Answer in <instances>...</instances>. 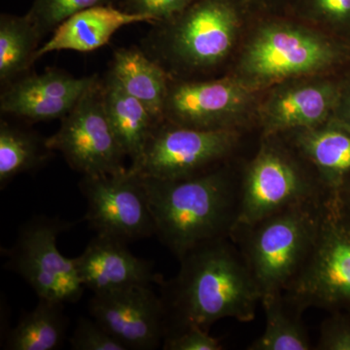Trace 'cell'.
<instances>
[{
    "mask_svg": "<svg viewBox=\"0 0 350 350\" xmlns=\"http://www.w3.org/2000/svg\"><path fill=\"white\" fill-rule=\"evenodd\" d=\"M178 261L176 276L160 283L165 338L192 327L208 331L221 319L250 322L255 319L261 294L231 238L200 244Z\"/></svg>",
    "mask_w": 350,
    "mask_h": 350,
    "instance_id": "cell-1",
    "label": "cell"
},
{
    "mask_svg": "<svg viewBox=\"0 0 350 350\" xmlns=\"http://www.w3.org/2000/svg\"><path fill=\"white\" fill-rule=\"evenodd\" d=\"M142 178L155 236L177 259L207 241L231 238L238 220L241 183L225 170L179 180Z\"/></svg>",
    "mask_w": 350,
    "mask_h": 350,
    "instance_id": "cell-2",
    "label": "cell"
},
{
    "mask_svg": "<svg viewBox=\"0 0 350 350\" xmlns=\"http://www.w3.org/2000/svg\"><path fill=\"white\" fill-rule=\"evenodd\" d=\"M328 197L234 228L232 241L250 269L261 300L286 291L301 273L314 245Z\"/></svg>",
    "mask_w": 350,
    "mask_h": 350,
    "instance_id": "cell-3",
    "label": "cell"
},
{
    "mask_svg": "<svg viewBox=\"0 0 350 350\" xmlns=\"http://www.w3.org/2000/svg\"><path fill=\"white\" fill-rule=\"evenodd\" d=\"M239 25L236 0H196L169 20L152 24L142 49L165 68L206 70L231 52Z\"/></svg>",
    "mask_w": 350,
    "mask_h": 350,
    "instance_id": "cell-4",
    "label": "cell"
},
{
    "mask_svg": "<svg viewBox=\"0 0 350 350\" xmlns=\"http://www.w3.org/2000/svg\"><path fill=\"white\" fill-rule=\"evenodd\" d=\"M305 312H350V211L332 192L301 273L284 292Z\"/></svg>",
    "mask_w": 350,
    "mask_h": 350,
    "instance_id": "cell-5",
    "label": "cell"
},
{
    "mask_svg": "<svg viewBox=\"0 0 350 350\" xmlns=\"http://www.w3.org/2000/svg\"><path fill=\"white\" fill-rule=\"evenodd\" d=\"M75 225L59 217L34 216L21 227L10 248H1L6 268L22 276L39 300L66 305L77 303L84 294L76 257L64 256L57 245L59 234Z\"/></svg>",
    "mask_w": 350,
    "mask_h": 350,
    "instance_id": "cell-6",
    "label": "cell"
},
{
    "mask_svg": "<svg viewBox=\"0 0 350 350\" xmlns=\"http://www.w3.org/2000/svg\"><path fill=\"white\" fill-rule=\"evenodd\" d=\"M331 193L319 176L306 174L287 151L266 142L241 181L234 228L252 224L290 207L320 202Z\"/></svg>",
    "mask_w": 350,
    "mask_h": 350,
    "instance_id": "cell-7",
    "label": "cell"
},
{
    "mask_svg": "<svg viewBox=\"0 0 350 350\" xmlns=\"http://www.w3.org/2000/svg\"><path fill=\"white\" fill-rule=\"evenodd\" d=\"M350 59V47L304 27L273 24L262 27L243 59L246 75L273 82L334 68Z\"/></svg>",
    "mask_w": 350,
    "mask_h": 350,
    "instance_id": "cell-8",
    "label": "cell"
},
{
    "mask_svg": "<svg viewBox=\"0 0 350 350\" xmlns=\"http://www.w3.org/2000/svg\"><path fill=\"white\" fill-rule=\"evenodd\" d=\"M46 145L51 151L59 152L69 167L82 176L114 174L128 169L125 151L105 111L100 79L61 119V126L46 138Z\"/></svg>",
    "mask_w": 350,
    "mask_h": 350,
    "instance_id": "cell-9",
    "label": "cell"
},
{
    "mask_svg": "<svg viewBox=\"0 0 350 350\" xmlns=\"http://www.w3.org/2000/svg\"><path fill=\"white\" fill-rule=\"evenodd\" d=\"M238 144L234 130H198L163 121L129 169L142 177L179 180L217 169Z\"/></svg>",
    "mask_w": 350,
    "mask_h": 350,
    "instance_id": "cell-10",
    "label": "cell"
},
{
    "mask_svg": "<svg viewBox=\"0 0 350 350\" xmlns=\"http://www.w3.org/2000/svg\"><path fill=\"white\" fill-rule=\"evenodd\" d=\"M79 188L87 202L83 220L98 236L126 244L155 236V223L140 175H84Z\"/></svg>",
    "mask_w": 350,
    "mask_h": 350,
    "instance_id": "cell-11",
    "label": "cell"
},
{
    "mask_svg": "<svg viewBox=\"0 0 350 350\" xmlns=\"http://www.w3.org/2000/svg\"><path fill=\"white\" fill-rule=\"evenodd\" d=\"M89 312L126 350H153L165 340V308L152 285L94 294Z\"/></svg>",
    "mask_w": 350,
    "mask_h": 350,
    "instance_id": "cell-12",
    "label": "cell"
},
{
    "mask_svg": "<svg viewBox=\"0 0 350 350\" xmlns=\"http://www.w3.org/2000/svg\"><path fill=\"white\" fill-rule=\"evenodd\" d=\"M247 88L232 78L172 82L163 121L198 130H232L229 124L247 103Z\"/></svg>",
    "mask_w": 350,
    "mask_h": 350,
    "instance_id": "cell-13",
    "label": "cell"
},
{
    "mask_svg": "<svg viewBox=\"0 0 350 350\" xmlns=\"http://www.w3.org/2000/svg\"><path fill=\"white\" fill-rule=\"evenodd\" d=\"M128 244L105 237H96L76 257L83 284L94 294H107L139 285L160 284L162 275L153 262L135 256Z\"/></svg>",
    "mask_w": 350,
    "mask_h": 350,
    "instance_id": "cell-14",
    "label": "cell"
},
{
    "mask_svg": "<svg viewBox=\"0 0 350 350\" xmlns=\"http://www.w3.org/2000/svg\"><path fill=\"white\" fill-rule=\"evenodd\" d=\"M342 81L301 85L276 94L265 108L267 135L325 125L333 118L337 108Z\"/></svg>",
    "mask_w": 350,
    "mask_h": 350,
    "instance_id": "cell-15",
    "label": "cell"
},
{
    "mask_svg": "<svg viewBox=\"0 0 350 350\" xmlns=\"http://www.w3.org/2000/svg\"><path fill=\"white\" fill-rule=\"evenodd\" d=\"M138 23L152 25L155 21L111 4L89 7L71 16L55 29L49 40L39 48L36 61L57 51L92 52L100 49L120 29Z\"/></svg>",
    "mask_w": 350,
    "mask_h": 350,
    "instance_id": "cell-16",
    "label": "cell"
},
{
    "mask_svg": "<svg viewBox=\"0 0 350 350\" xmlns=\"http://www.w3.org/2000/svg\"><path fill=\"white\" fill-rule=\"evenodd\" d=\"M295 145L330 192H337L350 175V131L330 121L297 131Z\"/></svg>",
    "mask_w": 350,
    "mask_h": 350,
    "instance_id": "cell-17",
    "label": "cell"
},
{
    "mask_svg": "<svg viewBox=\"0 0 350 350\" xmlns=\"http://www.w3.org/2000/svg\"><path fill=\"white\" fill-rule=\"evenodd\" d=\"M103 103L108 120L131 165L137 162L158 122L146 107L124 89L108 71L101 81Z\"/></svg>",
    "mask_w": 350,
    "mask_h": 350,
    "instance_id": "cell-18",
    "label": "cell"
},
{
    "mask_svg": "<svg viewBox=\"0 0 350 350\" xmlns=\"http://www.w3.org/2000/svg\"><path fill=\"white\" fill-rule=\"evenodd\" d=\"M109 70L124 89L139 100L158 123H162L170 81L165 68L144 50L123 47L113 54Z\"/></svg>",
    "mask_w": 350,
    "mask_h": 350,
    "instance_id": "cell-19",
    "label": "cell"
},
{
    "mask_svg": "<svg viewBox=\"0 0 350 350\" xmlns=\"http://www.w3.org/2000/svg\"><path fill=\"white\" fill-rule=\"evenodd\" d=\"M261 306L266 317L264 333L253 340L248 350L313 349L308 329L303 321L304 310L287 295L264 297Z\"/></svg>",
    "mask_w": 350,
    "mask_h": 350,
    "instance_id": "cell-20",
    "label": "cell"
},
{
    "mask_svg": "<svg viewBox=\"0 0 350 350\" xmlns=\"http://www.w3.org/2000/svg\"><path fill=\"white\" fill-rule=\"evenodd\" d=\"M64 304L39 300L24 312L17 325L6 331L2 347L8 350H56L63 345L68 328Z\"/></svg>",
    "mask_w": 350,
    "mask_h": 350,
    "instance_id": "cell-21",
    "label": "cell"
},
{
    "mask_svg": "<svg viewBox=\"0 0 350 350\" xmlns=\"http://www.w3.org/2000/svg\"><path fill=\"white\" fill-rule=\"evenodd\" d=\"M29 16H0V83L5 87L25 75L36 62L42 40Z\"/></svg>",
    "mask_w": 350,
    "mask_h": 350,
    "instance_id": "cell-22",
    "label": "cell"
},
{
    "mask_svg": "<svg viewBox=\"0 0 350 350\" xmlns=\"http://www.w3.org/2000/svg\"><path fill=\"white\" fill-rule=\"evenodd\" d=\"M46 138L20 126L0 122V187L3 189L18 175L34 172L50 158Z\"/></svg>",
    "mask_w": 350,
    "mask_h": 350,
    "instance_id": "cell-23",
    "label": "cell"
},
{
    "mask_svg": "<svg viewBox=\"0 0 350 350\" xmlns=\"http://www.w3.org/2000/svg\"><path fill=\"white\" fill-rule=\"evenodd\" d=\"M98 80L96 75L76 78L59 69L50 68L41 75H25L7 85L0 98L59 100L78 96Z\"/></svg>",
    "mask_w": 350,
    "mask_h": 350,
    "instance_id": "cell-24",
    "label": "cell"
},
{
    "mask_svg": "<svg viewBox=\"0 0 350 350\" xmlns=\"http://www.w3.org/2000/svg\"><path fill=\"white\" fill-rule=\"evenodd\" d=\"M120 2L121 0H34L27 15L44 38L79 11L103 4L116 5Z\"/></svg>",
    "mask_w": 350,
    "mask_h": 350,
    "instance_id": "cell-25",
    "label": "cell"
},
{
    "mask_svg": "<svg viewBox=\"0 0 350 350\" xmlns=\"http://www.w3.org/2000/svg\"><path fill=\"white\" fill-rule=\"evenodd\" d=\"M75 350H126L116 338L92 317L78 320L70 340Z\"/></svg>",
    "mask_w": 350,
    "mask_h": 350,
    "instance_id": "cell-26",
    "label": "cell"
},
{
    "mask_svg": "<svg viewBox=\"0 0 350 350\" xmlns=\"http://www.w3.org/2000/svg\"><path fill=\"white\" fill-rule=\"evenodd\" d=\"M319 329L317 350H350V312H329Z\"/></svg>",
    "mask_w": 350,
    "mask_h": 350,
    "instance_id": "cell-27",
    "label": "cell"
},
{
    "mask_svg": "<svg viewBox=\"0 0 350 350\" xmlns=\"http://www.w3.org/2000/svg\"><path fill=\"white\" fill-rule=\"evenodd\" d=\"M196 0H122L120 7L129 12L148 16L156 22L169 20Z\"/></svg>",
    "mask_w": 350,
    "mask_h": 350,
    "instance_id": "cell-28",
    "label": "cell"
},
{
    "mask_svg": "<svg viewBox=\"0 0 350 350\" xmlns=\"http://www.w3.org/2000/svg\"><path fill=\"white\" fill-rule=\"evenodd\" d=\"M310 12L338 31H350V0H308Z\"/></svg>",
    "mask_w": 350,
    "mask_h": 350,
    "instance_id": "cell-29",
    "label": "cell"
},
{
    "mask_svg": "<svg viewBox=\"0 0 350 350\" xmlns=\"http://www.w3.org/2000/svg\"><path fill=\"white\" fill-rule=\"evenodd\" d=\"M163 350H221L223 345L218 338L209 335L208 331L192 327L177 335L165 338Z\"/></svg>",
    "mask_w": 350,
    "mask_h": 350,
    "instance_id": "cell-30",
    "label": "cell"
},
{
    "mask_svg": "<svg viewBox=\"0 0 350 350\" xmlns=\"http://www.w3.org/2000/svg\"><path fill=\"white\" fill-rule=\"evenodd\" d=\"M331 121L350 131V75L342 81L340 100Z\"/></svg>",
    "mask_w": 350,
    "mask_h": 350,
    "instance_id": "cell-31",
    "label": "cell"
},
{
    "mask_svg": "<svg viewBox=\"0 0 350 350\" xmlns=\"http://www.w3.org/2000/svg\"><path fill=\"white\" fill-rule=\"evenodd\" d=\"M336 193H337L340 202L350 211V175L345 179L342 185L340 186V189H338Z\"/></svg>",
    "mask_w": 350,
    "mask_h": 350,
    "instance_id": "cell-32",
    "label": "cell"
},
{
    "mask_svg": "<svg viewBox=\"0 0 350 350\" xmlns=\"http://www.w3.org/2000/svg\"><path fill=\"white\" fill-rule=\"evenodd\" d=\"M121 1H122V0H121Z\"/></svg>",
    "mask_w": 350,
    "mask_h": 350,
    "instance_id": "cell-33",
    "label": "cell"
}]
</instances>
